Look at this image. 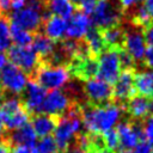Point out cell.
I'll return each mask as SVG.
<instances>
[{"mask_svg":"<svg viewBox=\"0 0 153 153\" xmlns=\"http://www.w3.org/2000/svg\"><path fill=\"white\" fill-rule=\"evenodd\" d=\"M55 45H56V42H54L48 36H45L44 33H42L39 31L36 32V35L33 36L32 42H31V48L37 53V55L41 59V62L47 61L51 56V54L55 49Z\"/></svg>","mask_w":153,"mask_h":153,"instance_id":"cell-20","label":"cell"},{"mask_svg":"<svg viewBox=\"0 0 153 153\" xmlns=\"http://www.w3.org/2000/svg\"><path fill=\"white\" fill-rule=\"evenodd\" d=\"M11 33H10V20L7 16H0V53H5L11 47Z\"/></svg>","mask_w":153,"mask_h":153,"instance_id":"cell-28","label":"cell"},{"mask_svg":"<svg viewBox=\"0 0 153 153\" xmlns=\"http://www.w3.org/2000/svg\"><path fill=\"white\" fill-rule=\"evenodd\" d=\"M73 102L74 100H72L66 92L61 90H51L44 97L41 114H48L59 117L67 111Z\"/></svg>","mask_w":153,"mask_h":153,"instance_id":"cell-13","label":"cell"},{"mask_svg":"<svg viewBox=\"0 0 153 153\" xmlns=\"http://www.w3.org/2000/svg\"><path fill=\"white\" fill-rule=\"evenodd\" d=\"M90 14L92 25L99 30L121 25L123 22V12L121 7L114 5L111 0H98Z\"/></svg>","mask_w":153,"mask_h":153,"instance_id":"cell-4","label":"cell"},{"mask_svg":"<svg viewBox=\"0 0 153 153\" xmlns=\"http://www.w3.org/2000/svg\"><path fill=\"white\" fill-rule=\"evenodd\" d=\"M111 1H116V0H111Z\"/></svg>","mask_w":153,"mask_h":153,"instance_id":"cell-47","label":"cell"},{"mask_svg":"<svg viewBox=\"0 0 153 153\" xmlns=\"http://www.w3.org/2000/svg\"><path fill=\"white\" fill-rule=\"evenodd\" d=\"M4 136H5V129H4V127L0 124V142L4 141Z\"/></svg>","mask_w":153,"mask_h":153,"instance_id":"cell-43","label":"cell"},{"mask_svg":"<svg viewBox=\"0 0 153 153\" xmlns=\"http://www.w3.org/2000/svg\"><path fill=\"white\" fill-rule=\"evenodd\" d=\"M45 94H47V90H44L36 80L30 78L24 91L22 92V98H20L24 109L30 115L41 114L42 103L44 100Z\"/></svg>","mask_w":153,"mask_h":153,"instance_id":"cell-12","label":"cell"},{"mask_svg":"<svg viewBox=\"0 0 153 153\" xmlns=\"http://www.w3.org/2000/svg\"><path fill=\"white\" fill-rule=\"evenodd\" d=\"M149 97L134 94L126 103V114L131 121H143L148 117Z\"/></svg>","mask_w":153,"mask_h":153,"instance_id":"cell-17","label":"cell"},{"mask_svg":"<svg viewBox=\"0 0 153 153\" xmlns=\"http://www.w3.org/2000/svg\"><path fill=\"white\" fill-rule=\"evenodd\" d=\"M102 37L105 44V48L110 49H121L123 48L124 42V27L122 25H115L100 30Z\"/></svg>","mask_w":153,"mask_h":153,"instance_id":"cell-21","label":"cell"},{"mask_svg":"<svg viewBox=\"0 0 153 153\" xmlns=\"http://www.w3.org/2000/svg\"><path fill=\"white\" fill-rule=\"evenodd\" d=\"M29 117H30V114L24 109V106L22 109H19L18 111L6 116L4 120H2V127L6 131H10V130H14L17 128H20L23 127L24 124L29 123Z\"/></svg>","mask_w":153,"mask_h":153,"instance_id":"cell-25","label":"cell"},{"mask_svg":"<svg viewBox=\"0 0 153 153\" xmlns=\"http://www.w3.org/2000/svg\"><path fill=\"white\" fill-rule=\"evenodd\" d=\"M84 41H85L92 57H98V55L105 49V44H104L103 37H102V32L98 27H96L93 25L86 32V35L84 37Z\"/></svg>","mask_w":153,"mask_h":153,"instance_id":"cell-22","label":"cell"},{"mask_svg":"<svg viewBox=\"0 0 153 153\" xmlns=\"http://www.w3.org/2000/svg\"><path fill=\"white\" fill-rule=\"evenodd\" d=\"M32 153H60L56 141L53 136H43L38 141H36Z\"/></svg>","mask_w":153,"mask_h":153,"instance_id":"cell-27","label":"cell"},{"mask_svg":"<svg viewBox=\"0 0 153 153\" xmlns=\"http://www.w3.org/2000/svg\"><path fill=\"white\" fill-rule=\"evenodd\" d=\"M43 19H44V16L41 12L29 6H25L19 11L12 12L11 14L12 24H16L19 27L27 30L30 32H38L39 29L42 27Z\"/></svg>","mask_w":153,"mask_h":153,"instance_id":"cell-14","label":"cell"},{"mask_svg":"<svg viewBox=\"0 0 153 153\" xmlns=\"http://www.w3.org/2000/svg\"><path fill=\"white\" fill-rule=\"evenodd\" d=\"M122 112H126V109L114 102L102 106L88 103L81 104L82 124L88 133L103 134L112 129L115 124L118 123Z\"/></svg>","mask_w":153,"mask_h":153,"instance_id":"cell-1","label":"cell"},{"mask_svg":"<svg viewBox=\"0 0 153 153\" xmlns=\"http://www.w3.org/2000/svg\"><path fill=\"white\" fill-rule=\"evenodd\" d=\"M97 60H98L97 76L109 82L110 85H114L122 71L118 59V49L105 48L98 55Z\"/></svg>","mask_w":153,"mask_h":153,"instance_id":"cell-7","label":"cell"},{"mask_svg":"<svg viewBox=\"0 0 153 153\" xmlns=\"http://www.w3.org/2000/svg\"><path fill=\"white\" fill-rule=\"evenodd\" d=\"M47 8L50 14L69 19L74 13V6L71 0H47Z\"/></svg>","mask_w":153,"mask_h":153,"instance_id":"cell-24","label":"cell"},{"mask_svg":"<svg viewBox=\"0 0 153 153\" xmlns=\"http://www.w3.org/2000/svg\"><path fill=\"white\" fill-rule=\"evenodd\" d=\"M133 153H152V145H149L147 141H140L135 147Z\"/></svg>","mask_w":153,"mask_h":153,"instance_id":"cell-35","label":"cell"},{"mask_svg":"<svg viewBox=\"0 0 153 153\" xmlns=\"http://www.w3.org/2000/svg\"><path fill=\"white\" fill-rule=\"evenodd\" d=\"M59 117L51 116L48 114H37L33 115L31 126L36 133L37 136L43 137V136H49L50 134L54 133L56 126H57Z\"/></svg>","mask_w":153,"mask_h":153,"instance_id":"cell-19","label":"cell"},{"mask_svg":"<svg viewBox=\"0 0 153 153\" xmlns=\"http://www.w3.org/2000/svg\"><path fill=\"white\" fill-rule=\"evenodd\" d=\"M145 0H120V7L122 10V12H127L134 7H136L137 5L142 4Z\"/></svg>","mask_w":153,"mask_h":153,"instance_id":"cell-33","label":"cell"},{"mask_svg":"<svg viewBox=\"0 0 153 153\" xmlns=\"http://www.w3.org/2000/svg\"><path fill=\"white\" fill-rule=\"evenodd\" d=\"M63 153H86V152H84L82 149H80L79 147H76L74 143H72V145H71Z\"/></svg>","mask_w":153,"mask_h":153,"instance_id":"cell-39","label":"cell"},{"mask_svg":"<svg viewBox=\"0 0 153 153\" xmlns=\"http://www.w3.org/2000/svg\"><path fill=\"white\" fill-rule=\"evenodd\" d=\"M135 91L139 94L152 97L153 96V69L135 72L134 76Z\"/></svg>","mask_w":153,"mask_h":153,"instance_id":"cell-23","label":"cell"},{"mask_svg":"<svg viewBox=\"0 0 153 153\" xmlns=\"http://www.w3.org/2000/svg\"><path fill=\"white\" fill-rule=\"evenodd\" d=\"M31 79L36 80L44 90H60L71 80V73L67 66H50L41 63Z\"/></svg>","mask_w":153,"mask_h":153,"instance_id":"cell-3","label":"cell"},{"mask_svg":"<svg viewBox=\"0 0 153 153\" xmlns=\"http://www.w3.org/2000/svg\"><path fill=\"white\" fill-rule=\"evenodd\" d=\"M7 57L11 63L19 67L30 76L41 65V59L31 47H18L11 45L7 50Z\"/></svg>","mask_w":153,"mask_h":153,"instance_id":"cell-8","label":"cell"},{"mask_svg":"<svg viewBox=\"0 0 153 153\" xmlns=\"http://www.w3.org/2000/svg\"><path fill=\"white\" fill-rule=\"evenodd\" d=\"M81 103L73 102L65 114L59 116L57 126L54 130V139L60 153H63L73 142L75 136L82 131Z\"/></svg>","mask_w":153,"mask_h":153,"instance_id":"cell-2","label":"cell"},{"mask_svg":"<svg viewBox=\"0 0 153 153\" xmlns=\"http://www.w3.org/2000/svg\"><path fill=\"white\" fill-rule=\"evenodd\" d=\"M0 153H11V147L5 142H0Z\"/></svg>","mask_w":153,"mask_h":153,"instance_id":"cell-42","label":"cell"},{"mask_svg":"<svg viewBox=\"0 0 153 153\" xmlns=\"http://www.w3.org/2000/svg\"><path fill=\"white\" fill-rule=\"evenodd\" d=\"M82 92L86 103L102 106L112 102V86L98 76L90 78L84 81Z\"/></svg>","mask_w":153,"mask_h":153,"instance_id":"cell-5","label":"cell"},{"mask_svg":"<svg viewBox=\"0 0 153 153\" xmlns=\"http://www.w3.org/2000/svg\"><path fill=\"white\" fill-rule=\"evenodd\" d=\"M145 1H146L145 6H146V8H147V11H148V13L151 16V18L153 19V0H145Z\"/></svg>","mask_w":153,"mask_h":153,"instance_id":"cell-41","label":"cell"},{"mask_svg":"<svg viewBox=\"0 0 153 153\" xmlns=\"http://www.w3.org/2000/svg\"><path fill=\"white\" fill-rule=\"evenodd\" d=\"M11 11V0H0V16H7Z\"/></svg>","mask_w":153,"mask_h":153,"instance_id":"cell-37","label":"cell"},{"mask_svg":"<svg viewBox=\"0 0 153 153\" xmlns=\"http://www.w3.org/2000/svg\"><path fill=\"white\" fill-rule=\"evenodd\" d=\"M142 131L145 141H147L149 145H153V116L142 121Z\"/></svg>","mask_w":153,"mask_h":153,"instance_id":"cell-30","label":"cell"},{"mask_svg":"<svg viewBox=\"0 0 153 153\" xmlns=\"http://www.w3.org/2000/svg\"><path fill=\"white\" fill-rule=\"evenodd\" d=\"M29 81L27 74L19 67L8 62L0 71V90L8 94H22Z\"/></svg>","mask_w":153,"mask_h":153,"instance_id":"cell-6","label":"cell"},{"mask_svg":"<svg viewBox=\"0 0 153 153\" xmlns=\"http://www.w3.org/2000/svg\"><path fill=\"white\" fill-rule=\"evenodd\" d=\"M36 141H37V135H36L32 126L30 123H26L23 127L17 128L14 130H10V131L5 130V136H4L2 142L7 143L10 147L17 146V145H23V146L33 148Z\"/></svg>","mask_w":153,"mask_h":153,"instance_id":"cell-15","label":"cell"},{"mask_svg":"<svg viewBox=\"0 0 153 153\" xmlns=\"http://www.w3.org/2000/svg\"><path fill=\"white\" fill-rule=\"evenodd\" d=\"M4 98H5V93L0 90V105H1V103H2V100H4Z\"/></svg>","mask_w":153,"mask_h":153,"instance_id":"cell-45","label":"cell"},{"mask_svg":"<svg viewBox=\"0 0 153 153\" xmlns=\"http://www.w3.org/2000/svg\"><path fill=\"white\" fill-rule=\"evenodd\" d=\"M97 1L98 0H71L73 6L80 8V11L86 13V14H90L92 12V10L94 8Z\"/></svg>","mask_w":153,"mask_h":153,"instance_id":"cell-31","label":"cell"},{"mask_svg":"<svg viewBox=\"0 0 153 153\" xmlns=\"http://www.w3.org/2000/svg\"><path fill=\"white\" fill-rule=\"evenodd\" d=\"M11 153H32V148L23 145H17L11 147Z\"/></svg>","mask_w":153,"mask_h":153,"instance_id":"cell-38","label":"cell"},{"mask_svg":"<svg viewBox=\"0 0 153 153\" xmlns=\"http://www.w3.org/2000/svg\"><path fill=\"white\" fill-rule=\"evenodd\" d=\"M88 153H112V152H110L109 149H97V151H91Z\"/></svg>","mask_w":153,"mask_h":153,"instance_id":"cell-44","label":"cell"},{"mask_svg":"<svg viewBox=\"0 0 153 153\" xmlns=\"http://www.w3.org/2000/svg\"><path fill=\"white\" fill-rule=\"evenodd\" d=\"M142 33L146 43H148V45H153V20L142 29Z\"/></svg>","mask_w":153,"mask_h":153,"instance_id":"cell-34","label":"cell"},{"mask_svg":"<svg viewBox=\"0 0 153 153\" xmlns=\"http://www.w3.org/2000/svg\"><path fill=\"white\" fill-rule=\"evenodd\" d=\"M91 26H92V22L88 14L81 11L73 13V16L69 18V22H67L66 37H68L69 39L81 41L84 39L86 32Z\"/></svg>","mask_w":153,"mask_h":153,"instance_id":"cell-16","label":"cell"},{"mask_svg":"<svg viewBox=\"0 0 153 153\" xmlns=\"http://www.w3.org/2000/svg\"><path fill=\"white\" fill-rule=\"evenodd\" d=\"M123 49L134 59L135 63H142L143 55L146 50V41L143 38L142 29L129 24L127 29H124V42Z\"/></svg>","mask_w":153,"mask_h":153,"instance_id":"cell-11","label":"cell"},{"mask_svg":"<svg viewBox=\"0 0 153 153\" xmlns=\"http://www.w3.org/2000/svg\"><path fill=\"white\" fill-rule=\"evenodd\" d=\"M142 63H143L145 67H147L149 69H153V45L146 47Z\"/></svg>","mask_w":153,"mask_h":153,"instance_id":"cell-32","label":"cell"},{"mask_svg":"<svg viewBox=\"0 0 153 153\" xmlns=\"http://www.w3.org/2000/svg\"><path fill=\"white\" fill-rule=\"evenodd\" d=\"M116 131L120 141V151H130L140 141L145 140L142 121H131L128 118L126 121L118 122Z\"/></svg>","mask_w":153,"mask_h":153,"instance_id":"cell-9","label":"cell"},{"mask_svg":"<svg viewBox=\"0 0 153 153\" xmlns=\"http://www.w3.org/2000/svg\"><path fill=\"white\" fill-rule=\"evenodd\" d=\"M42 30L45 36H48L54 42H60L66 36L67 20L54 14H49L42 24Z\"/></svg>","mask_w":153,"mask_h":153,"instance_id":"cell-18","label":"cell"},{"mask_svg":"<svg viewBox=\"0 0 153 153\" xmlns=\"http://www.w3.org/2000/svg\"><path fill=\"white\" fill-rule=\"evenodd\" d=\"M102 135H103V140L106 149H109L112 153L120 152V141H118V135L116 129H110L103 133Z\"/></svg>","mask_w":153,"mask_h":153,"instance_id":"cell-29","label":"cell"},{"mask_svg":"<svg viewBox=\"0 0 153 153\" xmlns=\"http://www.w3.org/2000/svg\"><path fill=\"white\" fill-rule=\"evenodd\" d=\"M117 153H131L130 151H120V152H117Z\"/></svg>","mask_w":153,"mask_h":153,"instance_id":"cell-46","label":"cell"},{"mask_svg":"<svg viewBox=\"0 0 153 153\" xmlns=\"http://www.w3.org/2000/svg\"><path fill=\"white\" fill-rule=\"evenodd\" d=\"M10 33H11V41L18 45V47H30L33 35L32 32L24 30L22 27H19L16 24L10 23Z\"/></svg>","mask_w":153,"mask_h":153,"instance_id":"cell-26","label":"cell"},{"mask_svg":"<svg viewBox=\"0 0 153 153\" xmlns=\"http://www.w3.org/2000/svg\"><path fill=\"white\" fill-rule=\"evenodd\" d=\"M135 69H122L112 87V102L126 109L129 98L136 94L134 86Z\"/></svg>","mask_w":153,"mask_h":153,"instance_id":"cell-10","label":"cell"},{"mask_svg":"<svg viewBox=\"0 0 153 153\" xmlns=\"http://www.w3.org/2000/svg\"><path fill=\"white\" fill-rule=\"evenodd\" d=\"M26 6V0H11V11L16 12Z\"/></svg>","mask_w":153,"mask_h":153,"instance_id":"cell-36","label":"cell"},{"mask_svg":"<svg viewBox=\"0 0 153 153\" xmlns=\"http://www.w3.org/2000/svg\"><path fill=\"white\" fill-rule=\"evenodd\" d=\"M8 62H10V61H8L7 55H6L5 53H0V71H1Z\"/></svg>","mask_w":153,"mask_h":153,"instance_id":"cell-40","label":"cell"}]
</instances>
